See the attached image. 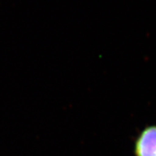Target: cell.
<instances>
[{
	"label": "cell",
	"instance_id": "cell-1",
	"mask_svg": "<svg viewBox=\"0 0 156 156\" xmlns=\"http://www.w3.org/2000/svg\"><path fill=\"white\" fill-rule=\"evenodd\" d=\"M134 156H156V124L145 126L134 137Z\"/></svg>",
	"mask_w": 156,
	"mask_h": 156
}]
</instances>
